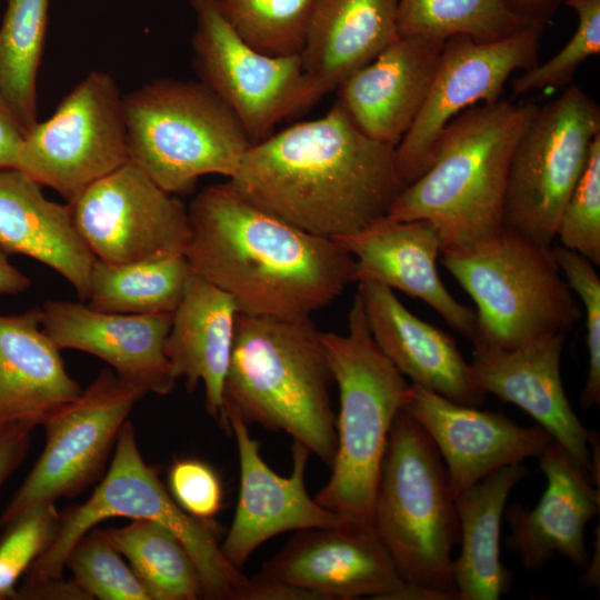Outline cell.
<instances>
[{
	"label": "cell",
	"instance_id": "f546056e",
	"mask_svg": "<svg viewBox=\"0 0 600 600\" xmlns=\"http://www.w3.org/2000/svg\"><path fill=\"white\" fill-rule=\"evenodd\" d=\"M191 273L184 254L129 263L96 259L89 283L88 306L126 314H172Z\"/></svg>",
	"mask_w": 600,
	"mask_h": 600
},
{
	"label": "cell",
	"instance_id": "83f0119b",
	"mask_svg": "<svg viewBox=\"0 0 600 600\" xmlns=\"http://www.w3.org/2000/svg\"><path fill=\"white\" fill-rule=\"evenodd\" d=\"M238 314L229 293L191 272L164 342L174 377L186 378L189 391L203 383L206 409L224 429L223 387Z\"/></svg>",
	"mask_w": 600,
	"mask_h": 600
},
{
	"label": "cell",
	"instance_id": "8fae6325",
	"mask_svg": "<svg viewBox=\"0 0 600 600\" xmlns=\"http://www.w3.org/2000/svg\"><path fill=\"white\" fill-rule=\"evenodd\" d=\"M128 162L123 97L110 74L92 71L26 131L16 168L70 202Z\"/></svg>",
	"mask_w": 600,
	"mask_h": 600
},
{
	"label": "cell",
	"instance_id": "3957f363",
	"mask_svg": "<svg viewBox=\"0 0 600 600\" xmlns=\"http://www.w3.org/2000/svg\"><path fill=\"white\" fill-rule=\"evenodd\" d=\"M538 107L500 99L459 113L441 131L428 169L403 189L386 217L429 221L441 251L499 232L510 161Z\"/></svg>",
	"mask_w": 600,
	"mask_h": 600
},
{
	"label": "cell",
	"instance_id": "ac0fdd59",
	"mask_svg": "<svg viewBox=\"0 0 600 600\" xmlns=\"http://www.w3.org/2000/svg\"><path fill=\"white\" fill-rule=\"evenodd\" d=\"M402 411L444 459L453 497L502 467L538 457L552 440L540 424L523 427L502 413L456 403L414 383Z\"/></svg>",
	"mask_w": 600,
	"mask_h": 600
},
{
	"label": "cell",
	"instance_id": "484cf974",
	"mask_svg": "<svg viewBox=\"0 0 600 600\" xmlns=\"http://www.w3.org/2000/svg\"><path fill=\"white\" fill-rule=\"evenodd\" d=\"M41 188L17 168H0V252L51 268L86 301L96 258L76 228L70 204L47 199Z\"/></svg>",
	"mask_w": 600,
	"mask_h": 600
},
{
	"label": "cell",
	"instance_id": "ab89813d",
	"mask_svg": "<svg viewBox=\"0 0 600 600\" xmlns=\"http://www.w3.org/2000/svg\"><path fill=\"white\" fill-rule=\"evenodd\" d=\"M168 484L178 506L192 517L212 520L222 508L221 480L203 461L176 460L168 473Z\"/></svg>",
	"mask_w": 600,
	"mask_h": 600
},
{
	"label": "cell",
	"instance_id": "ba28073f",
	"mask_svg": "<svg viewBox=\"0 0 600 600\" xmlns=\"http://www.w3.org/2000/svg\"><path fill=\"white\" fill-rule=\"evenodd\" d=\"M129 162L164 191L236 173L252 144L232 110L201 81L158 79L123 97Z\"/></svg>",
	"mask_w": 600,
	"mask_h": 600
},
{
	"label": "cell",
	"instance_id": "ee69618b",
	"mask_svg": "<svg viewBox=\"0 0 600 600\" xmlns=\"http://www.w3.org/2000/svg\"><path fill=\"white\" fill-rule=\"evenodd\" d=\"M22 600L72 599L90 600V598L72 581L64 579L48 580L17 589V598Z\"/></svg>",
	"mask_w": 600,
	"mask_h": 600
},
{
	"label": "cell",
	"instance_id": "836d02e7",
	"mask_svg": "<svg viewBox=\"0 0 600 600\" xmlns=\"http://www.w3.org/2000/svg\"><path fill=\"white\" fill-rule=\"evenodd\" d=\"M232 30L272 57L300 54L316 0H213Z\"/></svg>",
	"mask_w": 600,
	"mask_h": 600
},
{
	"label": "cell",
	"instance_id": "5b68a950",
	"mask_svg": "<svg viewBox=\"0 0 600 600\" xmlns=\"http://www.w3.org/2000/svg\"><path fill=\"white\" fill-rule=\"evenodd\" d=\"M348 318L346 334H320L340 410L332 473L314 499L352 522L373 527L389 432L409 400L411 383L374 341L358 291Z\"/></svg>",
	"mask_w": 600,
	"mask_h": 600
},
{
	"label": "cell",
	"instance_id": "603a6c76",
	"mask_svg": "<svg viewBox=\"0 0 600 600\" xmlns=\"http://www.w3.org/2000/svg\"><path fill=\"white\" fill-rule=\"evenodd\" d=\"M538 458L546 491L532 510L518 503L506 510L511 531L508 546L528 570L542 568L554 553L588 567L584 529L599 512V488L553 439Z\"/></svg>",
	"mask_w": 600,
	"mask_h": 600
},
{
	"label": "cell",
	"instance_id": "30bf717a",
	"mask_svg": "<svg viewBox=\"0 0 600 600\" xmlns=\"http://www.w3.org/2000/svg\"><path fill=\"white\" fill-rule=\"evenodd\" d=\"M599 134L600 108L576 86L538 107L510 161L503 227L551 246Z\"/></svg>",
	"mask_w": 600,
	"mask_h": 600
},
{
	"label": "cell",
	"instance_id": "f1b7e54d",
	"mask_svg": "<svg viewBox=\"0 0 600 600\" xmlns=\"http://www.w3.org/2000/svg\"><path fill=\"white\" fill-rule=\"evenodd\" d=\"M521 463L502 467L454 497L460 552L453 560L456 599L497 600L512 581L500 560V527L512 488L526 476Z\"/></svg>",
	"mask_w": 600,
	"mask_h": 600
},
{
	"label": "cell",
	"instance_id": "9c48e42d",
	"mask_svg": "<svg viewBox=\"0 0 600 600\" xmlns=\"http://www.w3.org/2000/svg\"><path fill=\"white\" fill-rule=\"evenodd\" d=\"M114 517L151 520L169 529L191 556L204 599L234 600L247 579L223 556L218 526L182 510L144 462L134 428L127 420L108 472L87 501L60 513L53 542L29 567L21 586L63 579L66 560L76 542L99 522Z\"/></svg>",
	"mask_w": 600,
	"mask_h": 600
},
{
	"label": "cell",
	"instance_id": "8d00e7d4",
	"mask_svg": "<svg viewBox=\"0 0 600 600\" xmlns=\"http://www.w3.org/2000/svg\"><path fill=\"white\" fill-rule=\"evenodd\" d=\"M60 526L54 502L33 506L9 523L0 540V600L16 599V584L53 542Z\"/></svg>",
	"mask_w": 600,
	"mask_h": 600
},
{
	"label": "cell",
	"instance_id": "ffe728a7",
	"mask_svg": "<svg viewBox=\"0 0 600 600\" xmlns=\"http://www.w3.org/2000/svg\"><path fill=\"white\" fill-rule=\"evenodd\" d=\"M40 320L60 350L96 356L148 393L168 394L178 380L164 353L172 314L112 313L82 302L47 300Z\"/></svg>",
	"mask_w": 600,
	"mask_h": 600
},
{
	"label": "cell",
	"instance_id": "7bdbcfd3",
	"mask_svg": "<svg viewBox=\"0 0 600 600\" xmlns=\"http://www.w3.org/2000/svg\"><path fill=\"white\" fill-rule=\"evenodd\" d=\"M26 130L0 96V168H16Z\"/></svg>",
	"mask_w": 600,
	"mask_h": 600
},
{
	"label": "cell",
	"instance_id": "4316f807",
	"mask_svg": "<svg viewBox=\"0 0 600 600\" xmlns=\"http://www.w3.org/2000/svg\"><path fill=\"white\" fill-rule=\"evenodd\" d=\"M60 351L42 330L40 307L0 313V426L33 429L80 396Z\"/></svg>",
	"mask_w": 600,
	"mask_h": 600
},
{
	"label": "cell",
	"instance_id": "d4e9b609",
	"mask_svg": "<svg viewBox=\"0 0 600 600\" xmlns=\"http://www.w3.org/2000/svg\"><path fill=\"white\" fill-rule=\"evenodd\" d=\"M398 0H316L300 52L303 110L399 38Z\"/></svg>",
	"mask_w": 600,
	"mask_h": 600
},
{
	"label": "cell",
	"instance_id": "2e32d148",
	"mask_svg": "<svg viewBox=\"0 0 600 600\" xmlns=\"http://www.w3.org/2000/svg\"><path fill=\"white\" fill-rule=\"evenodd\" d=\"M258 574L319 600H437L402 579L373 527L356 522L296 531Z\"/></svg>",
	"mask_w": 600,
	"mask_h": 600
},
{
	"label": "cell",
	"instance_id": "5bb4252c",
	"mask_svg": "<svg viewBox=\"0 0 600 600\" xmlns=\"http://www.w3.org/2000/svg\"><path fill=\"white\" fill-rule=\"evenodd\" d=\"M189 1L197 21L192 52L199 81L232 110L252 143L303 110L300 54H264L232 30L213 0Z\"/></svg>",
	"mask_w": 600,
	"mask_h": 600
},
{
	"label": "cell",
	"instance_id": "7a4b0ae2",
	"mask_svg": "<svg viewBox=\"0 0 600 600\" xmlns=\"http://www.w3.org/2000/svg\"><path fill=\"white\" fill-rule=\"evenodd\" d=\"M187 208L190 270L229 293L239 313L310 318L356 282L354 259L336 240L264 211L228 181L202 189Z\"/></svg>",
	"mask_w": 600,
	"mask_h": 600
},
{
	"label": "cell",
	"instance_id": "4fadbf2b",
	"mask_svg": "<svg viewBox=\"0 0 600 600\" xmlns=\"http://www.w3.org/2000/svg\"><path fill=\"white\" fill-rule=\"evenodd\" d=\"M544 26L532 22L508 38L491 42H478L466 36L444 41L424 103L396 147L398 170L407 186L428 169L441 131L454 117L478 102L500 100L510 76L539 63Z\"/></svg>",
	"mask_w": 600,
	"mask_h": 600
},
{
	"label": "cell",
	"instance_id": "e0dca14e",
	"mask_svg": "<svg viewBox=\"0 0 600 600\" xmlns=\"http://www.w3.org/2000/svg\"><path fill=\"white\" fill-rule=\"evenodd\" d=\"M224 419L237 442L240 489L221 551L236 569L241 571L254 550L280 533L352 522L308 494L304 472L310 451L303 444L293 441L292 471L281 477L262 459L259 441L250 436L240 416L226 409Z\"/></svg>",
	"mask_w": 600,
	"mask_h": 600
},
{
	"label": "cell",
	"instance_id": "d590c367",
	"mask_svg": "<svg viewBox=\"0 0 600 600\" xmlns=\"http://www.w3.org/2000/svg\"><path fill=\"white\" fill-rule=\"evenodd\" d=\"M560 1L577 13V29L551 59L512 79L514 97L532 90L559 89L569 84L581 63L600 53V0Z\"/></svg>",
	"mask_w": 600,
	"mask_h": 600
},
{
	"label": "cell",
	"instance_id": "f35d334b",
	"mask_svg": "<svg viewBox=\"0 0 600 600\" xmlns=\"http://www.w3.org/2000/svg\"><path fill=\"white\" fill-rule=\"evenodd\" d=\"M556 262L566 282L574 290L586 311L588 374L580 402L588 409L600 402V278L593 263L564 247L552 248Z\"/></svg>",
	"mask_w": 600,
	"mask_h": 600
},
{
	"label": "cell",
	"instance_id": "44dd1931",
	"mask_svg": "<svg viewBox=\"0 0 600 600\" xmlns=\"http://www.w3.org/2000/svg\"><path fill=\"white\" fill-rule=\"evenodd\" d=\"M443 44L399 37L339 84L336 101L364 134L397 147L424 103Z\"/></svg>",
	"mask_w": 600,
	"mask_h": 600
},
{
	"label": "cell",
	"instance_id": "7402d4cb",
	"mask_svg": "<svg viewBox=\"0 0 600 600\" xmlns=\"http://www.w3.org/2000/svg\"><path fill=\"white\" fill-rule=\"evenodd\" d=\"M333 240L354 259L356 282L371 279L418 298L454 330L474 339L476 311L458 302L439 277L437 258L441 242L432 223L383 217L356 233Z\"/></svg>",
	"mask_w": 600,
	"mask_h": 600
},
{
	"label": "cell",
	"instance_id": "74e56055",
	"mask_svg": "<svg viewBox=\"0 0 600 600\" xmlns=\"http://www.w3.org/2000/svg\"><path fill=\"white\" fill-rule=\"evenodd\" d=\"M562 247L600 264V134L561 212L557 234Z\"/></svg>",
	"mask_w": 600,
	"mask_h": 600
},
{
	"label": "cell",
	"instance_id": "60d3db41",
	"mask_svg": "<svg viewBox=\"0 0 600 600\" xmlns=\"http://www.w3.org/2000/svg\"><path fill=\"white\" fill-rule=\"evenodd\" d=\"M234 600H319L313 593L259 574L247 578Z\"/></svg>",
	"mask_w": 600,
	"mask_h": 600
},
{
	"label": "cell",
	"instance_id": "cb8c5ba5",
	"mask_svg": "<svg viewBox=\"0 0 600 600\" xmlns=\"http://www.w3.org/2000/svg\"><path fill=\"white\" fill-rule=\"evenodd\" d=\"M357 283L374 341L411 383L459 404L483 402L486 393L448 333L410 312L388 286L371 279Z\"/></svg>",
	"mask_w": 600,
	"mask_h": 600
},
{
	"label": "cell",
	"instance_id": "1f68e13d",
	"mask_svg": "<svg viewBox=\"0 0 600 600\" xmlns=\"http://www.w3.org/2000/svg\"><path fill=\"white\" fill-rule=\"evenodd\" d=\"M532 22L537 21L523 14L514 0H398L399 37L446 41L466 36L478 42H491L508 38Z\"/></svg>",
	"mask_w": 600,
	"mask_h": 600
},
{
	"label": "cell",
	"instance_id": "52a82bcc",
	"mask_svg": "<svg viewBox=\"0 0 600 600\" xmlns=\"http://www.w3.org/2000/svg\"><path fill=\"white\" fill-rule=\"evenodd\" d=\"M441 254L477 304L474 346L518 348L567 334L581 318L551 246L502 227L488 239Z\"/></svg>",
	"mask_w": 600,
	"mask_h": 600
},
{
	"label": "cell",
	"instance_id": "d6a6232c",
	"mask_svg": "<svg viewBox=\"0 0 600 600\" xmlns=\"http://www.w3.org/2000/svg\"><path fill=\"white\" fill-rule=\"evenodd\" d=\"M49 0H8L0 27V96L26 131L38 121L37 76Z\"/></svg>",
	"mask_w": 600,
	"mask_h": 600
},
{
	"label": "cell",
	"instance_id": "bcb514c9",
	"mask_svg": "<svg viewBox=\"0 0 600 600\" xmlns=\"http://www.w3.org/2000/svg\"><path fill=\"white\" fill-rule=\"evenodd\" d=\"M517 8L532 20L547 23L561 3L560 0H514Z\"/></svg>",
	"mask_w": 600,
	"mask_h": 600
},
{
	"label": "cell",
	"instance_id": "f6af8a7d",
	"mask_svg": "<svg viewBox=\"0 0 600 600\" xmlns=\"http://www.w3.org/2000/svg\"><path fill=\"white\" fill-rule=\"evenodd\" d=\"M31 286V280L0 252V294H19L26 292Z\"/></svg>",
	"mask_w": 600,
	"mask_h": 600
},
{
	"label": "cell",
	"instance_id": "b9f144b4",
	"mask_svg": "<svg viewBox=\"0 0 600 600\" xmlns=\"http://www.w3.org/2000/svg\"><path fill=\"white\" fill-rule=\"evenodd\" d=\"M31 430L21 424L0 426V487L24 460Z\"/></svg>",
	"mask_w": 600,
	"mask_h": 600
},
{
	"label": "cell",
	"instance_id": "d6986e66",
	"mask_svg": "<svg viewBox=\"0 0 600 600\" xmlns=\"http://www.w3.org/2000/svg\"><path fill=\"white\" fill-rule=\"evenodd\" d=\"M564 340L566 333H556L513 349L474 346L471 377L483 393L537 420L593 480L591 432L574 413L562 384Z\"/></svg>",
	"mask_w": 600,
	"mask_h": 600
},
{
	"label": "cell",
	"instance_id": "7c38bea8",
	"mask_svg": "<svg viewBox=\"0 0 600 600\" xmlns=\"http://www.w3.org/2000/svg\"><path fill=\"white\" fill-rule=\"evenodd\" d=\"M148 392L104 368L42 426L46 444L0 518L7 527L33 506L72 498L101 478L134 404Z\"/></svg>",
	"mask_w": 600,
	"mask_h": 600
},
{
	"label": "cell",
	"instance_id": "6da1fadb",
	"mask_svg": "<svg viewBox=\"0 0 600 600\" xmlns=\"http://www.w3.org/2000/svg\"><path fill=\"white\" fill-rule=\"evenodd\" d=\"M228 182L264 211L328 239L386 217L407 187L396 147L364 134L337 101L324 116L252 143Z\"/></svg>",
	"mask_w": 600,
	"mask_h": 600
},
{
	"label": "cell",
	"instance_id": "e575fe53",
	"mask_svg": "<svg viewBox=\"0 0 600 600\" xmlns=\"http://www.w3.org/2000/svg\"><path fill=\"white\" fill-rule=\"evenodd\" d=\"M66 567L72 573V581L90 600H151L102 529L92 528L76 542Z\"/></svg>",
	"mask_w": 600,
	"mask_h": 600
},
{
	"label": "cell",
	"instance_id": "4dcf8cb0",
	"mask_svg": "<svg viewBox=\"0 0 600 600\" xmlns=\"http://www.w3.org/2000/svg\"><path fill=\"white\" fill-rule=\"evenodd\" d=\"M130 563L151 600L203 598L198 569L181 541L166 527L133 519L124 527L102 530Z\"/></svg>",
	"mask_w": 600,
	"mask_h": 600
},
{
	"label": "cell",
	"instance_id": "277c9868",
	"mask_svg": "<svg viewBox=\"0 0 600 600\" xmlns=\"http://www.w3.org/2000/svg\"><path fill=\"white\" fill-rule=\"evenodd\" d=\"M321 331L306 319L239 313L223 409L247 423L283 431L332 467L337 450L333 381Z\"/></svg>",
	"mask_w": 600,
	"mask_h": 600
},
{
	"label": "cell",
	"instance_id": "9a60e30c",
	"mask_svg": "<svg viewBox=\"0 0 600 600\" xmlns=\"http://www.w3.org/2000/svg\"><path fill=\"white\" fill-rule=\"evenodd\" d=\"M96 259L109 263L184 254L188 208L128 162L68 202Z\"/></svg>",
	"mask_w": 600,
	"mask_h": 600
},
{
	"label": "cell",
	"instance_id": "8992f818",
	"mask_svg": "<svg viewBox=\"0 0 600 600\" xmlns=\"http://www.w3.org/2000/svg\"><path fill=\"white\" fill-rule=\"evenodd\" d=\"M373 528L407 583L437 600L456 599L459 521L447 469L429 434L402 410L389 432Z\"/></svg>",
	"mask_w": 600,
	"mask_h": 600
}]
</instances>
